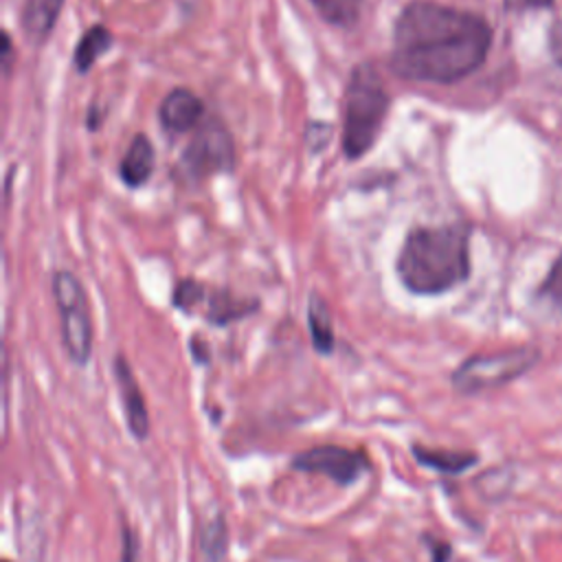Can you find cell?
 Instances as JSON below:
<instances>
[{
    "label": "cell",
    "mask_w": 562,
    "mask_h": 562,
    "mask_svg": "<svg viewBox=\"0 0 562 562\" xmlns=\"http://www.w3.org/2000/svg\"><path fill=\"white\" fill-rule=\"evenodd\" d=\"M395 274L417 296H437L470 277V226L465 222L413 226L397 250Z\"/></svg>",
    "instance_id": "7a4b0ae2"
},
{
    "label": "cell",
    "mask_w": 562,
    "mask_h": 562,
    "mask_svg": "<svg viewBox=\"0 0 562 562\" xmlns=\"http://www.w3.org/2000/svg\"><path fill=\"white\" fill-rule=\"evenodd\" d=\"M318 18L338 29H353L362 15L364 0H310Z\"/></svg>",
    "instance_id": "e0dca14e"
},
{
    "label": "cell",
    "mask_w": 562,
    "mask_h": 562,
    "mask_svg": "<svg viewBox=\"0 0 562 562\" xmlns=\"http://www.w3.org/2000/svg\"><path fill=\"white\" fill-rule=\"evenodd\" d=\"M105 121V108H101L97 101H92L86 108V130L88 132H97Z\"/></svg>",
    "instance_id": "603a6c76"
},
{
    "label": "cell",
    "mask_w": 562,
    "mask_h": 562,
    "mask_svg": "<svg viewBox=\"0 0 562 562\" xmlns=\"http://www.w3.org/2000/svg\"><path fill=\"white\" fill-rule=\"evenodd\" d=\"M2 55H0V64H2V75L9 77L11 75V66H13V44H11V35L9 31H2Z\"/></svg>",
    "instance_id": "cb8c5ba5"
},
{
    "label": "cell",
    "mask_w": 562,
    "mask_h": 562,
    "mask_svg": "<svg viewBox=\"0 0 562 562\" xmlns=\"http://www.w3.org/2000/svg\"><path fill=\"white\" fill-rule=\"evenodd\" d=\"M50 292L59 314L64 351L72 364L86 367L92 358L94 342L90 301L86 288L75 272L59 268L50 274Z\"/></svg>",
    "instance_id": "277c9868"
},
{
    "label": "cell",
    "mask_w": 562,
    "mask_h": 562,
    "mask_svg": "<svg viewBox=\"0 0 562 562\" xmlns=\"http://www.w3.org/2000/svg\"><path fill=\"white\" fill-rule=\"evenodd\" d=\"M540 358V351L531 345L512 347L492 353H474L465 358L450 375L452 389L463 395L483 393L505 386L525 375Z\"/></svg>",
    "instance_id": "5b68a950"
},
{
    "label": "cell",
    "mask_w": 562,
    "mask_h": 562,
    "mask_svg": "<svg viewBox=\"0 0 562 562\" xmlns=\"http://www.w3.org/2000/svg\"><path fill=\"white\" fill-rule=\"evenodd\" d=\"M391 110V94L380 68L362 59L347 77L342 94V134L340 145L347 160H360L378 143Z\"/></svg>",
    "instance_id": "3957f363"
},
{
    "label": "cell",
    "mask_w": 562,
    "mask_h": 562,
    "mask_svg": "<svg viewBox=\"0 0 562 562\" xmlns=\"http://www.w3.org/2000/svg\"><path fill=\"white\" fill-rule=\"evenodd\" d=\"M538 294L542 299H547L551 305L562 310V255L553 261V266H551L547 279L542 281Z\"/></svg>",
    "instance_id": "d6986e66"
},
{
    "label": "cell",
    "mask_w": 562,
    "mask_h": 562,
    "mask_svg": "<svg viewBox=\"0 0 562 562\" xmlns=\"http://www.w3.org/2000/svg\"><path fill=\"white\" fill-rule=\"evenodd\" d=\"M112 369H114V380H116V389H119L121 404H123L125 426L136 441H145L149 435V411H147L140 384H138L127 358L121 351L114 356Z\"/></svg>",
    "instance_id": "ba28073f"
},
{
    "label": "cell",
    "mask_w": 562,
    "mask_h": 562,
    "mask_svg": "<svg viewBox=\"0 0 562 562\" xmlns=\"http://www.w3.org/2000/svg\"><path fill=\"white\" fill-rule=\"evenodd\" d=\"M424 542L428 544V551H430V560H432V562H450V558H452V547H450V542L439 540V538H432V536H428V533H424Z\"/></svg>",
    "instance_id": "44dd1931"
},
{
    "label": "cell",
    "mask_w": 562,
    "mask_h": 562,
    "mask_svg": "<svg viewBox=\"0 0 562 562\" xmlns=\"http://www.w3.org/2000/svg\"><path fill=\"white\" fill-rule=\"evenodd\" d=\"M156 167L154 143L145 132H136L119 162V178L130 189H140L147 184Z\"/></svg>",
    "instance_id": "8fae6325"
},
{
    "label": "cell",
    "mask_w": 562,
    "mask_h": 562,
    "mask_svg": "<svg viewBox=\"0 0 562 562\" xmlns=\"http://www.w3.org/2000/svg\"><path fill=\"white\" fill-rule=\"evenodd\" d=\"M4 562H11V560H4Z\"/></svg>",
    "instance_id": "4316f807"
},
{
    "label": "cell",
    "mask_w": 562,
    "mask_h": 562,
    "mask_svg": "<svg viewBox=\"0 0 562 562\" xmlns=\"http://www.w3.org/2000/svg\"><path fill=\"white\" fill-rule=\"evenodd\" d=\"M66 0H24L20 26L31 46H44L50 37Z\"/></svg>",
    "instance_id": "7c38bea8"
},
{
    "label": "cell",
    "mask_w": 562,
    "mask_h": 562,
    "mask_svg": "<svg viewBox=\"0 0 562 562\" xmlns=\"http://www.w3.org/2000/svg\"><path fill=\"white\" fill-rule=\"evenodd\" d=\"M411 450L419 465H424L432 472H439V474H450V476L470 470L479 461L476 452H465V450L428 448V446H419V443H415Z\"/></svg>",
    "instance_id": "9a60e30c"
},
{
    "label": "cell",
    "mask_w": 562,
    "mask_h": 562,
    "mask_svg": "<svg viewBox=\"0 0 562 562\" xmlns=\"http://www.w3.org/2000/svg\"><path fill=\"white\" fill-rule=\"evenodd\" d=\"M206 116L204 101L184 86L169 90L158 105V123L167 134H187Z\"/></svg>",
    "instance_id": "9c48e42d"
},
{
    "label": "cell",
    "mask_w": 562,
    "mask_h": 562,
    "mask_svg": "<svg viewBox=\"0 0 562 562\" xmlns=\"http://www.w3.org/2000/svg\"><path fill=\"white\" fill-rule=\"evenodd\" d=\"M119 533H121V558H119V562H138L140 560V547H138L136 531L125 520H121Z\"/></svg>",
    "instance_id": "ffe728a7"
},
{
    "label": "cell",
    "mask_w": 562,
    "mask_h": 562,
    "mask_svg": "<svg viewBox=\"0 0 562 562\" xmlns=\"http://www.w3.org/2000/svg\"><path fill=\"white\" fill-rule=\"evenodd\" d=\"M189 349H191V356H193V360H195L198 364H206V362H209L211 353H209V345L204 342L202 336H193L191 342H189Z\"/></svg>",
    "instance_id": "484cf974"
},
{
    "label": "cell",
    "mask_w": 562,
    "mask_h": 562,
    "mask_svg": "<svg viewBox=\"0 0 562 562\" xmlns=\"http://www.w3.org/2000/svg\"><path fill=\"white\" fill-rule=\"evenodd\" d=\"M202 305V316L206 323L213 327H226L259 312L261 303L257 296H237L231 288H209Z\"/></svg>",
    "instance_id": "30bf717a"
},
{
    "label": "cell",
    "mask_w": 562,
    "mask_h": 562,
    "mask_svg": "<svg viewBox=\"0 0 562 562\" xmlns=\"http://www.w3.org/2000/svg\"><path fill=\"white\" fill-rule=\"evenodd\" d=\"M235 140L222 116L209 114L193 130L191 140L178 158V173L189 182H202L235 169Z\"/></svg>",
    "instance_id": "8992f818"
},
{
    "label": "cell",
    "mask_w": 562,
    "mask_h": 562,
    "mask_svg": "<svg viewBox=\"0 0 562 562\" xmlns=\"http://www.w3.org/2000/svg\"><path fill=\"white\" fill-rule=\"evenodd\" d=\"M307 331L316 353L321 356L334 353V347H336L334 318L327 301L318 292H310L307 296Z\"/></svg>",
    "instance_id": "4fadbf2b"
},
{
    "label": "cell",
    "mask_w": 562,
    "mask_h": 562,
    "mask_svg": "<svg viewBox=\"0 0 562 562\" xmlns=\"http://www.w3.org/2000/svg\"><path fill=\"white\" fill-rule=\"evenodd\" d=\"M490 22L439 0H408L393 20L389 68L417 83L450 86L483 66L492 46Z\"/></svg>",
    "instance_id": "6da1fadb"
},
{
    "label": "cell",
    "mask_w": 562,
    "mask_h": 562,
    "mask_svg": "<svg viewBox=\"0 0 562 562\" xmlns=\"http://www.w3.org/2000/svg\"><path fill=\"white\" fill-rule=\"evenodd\" d=\"M507 11H527V9H544L551 7L553 0H503Z\"/></svg>",
    "instance_id": "d4e9b609"
},
{
    "label": "cell",
    "mask_w": 562,
    "mask_h": 562,
    "mask_svg": "<svg viewBox=\"0 0 562 562\" xmlns=\"http://www.w3.org/2000/svg\"><path fill=\"white\" fill-rule=\"evenodd\" d=\"M290 465L294 470L307 472V474H321L329 481H334L336 485H353L358 483L367 470H369V459L358 452L351 450L347 446H338V443H321V446H312L303 452H296L290 461Z\"/></svg>",
    "instance_id": "52a82bcc"
},
{
    "label": "cell",
    "mask_w": 562,
    "mask_h": 562,
    "mask_svg": "<svg viewBox=\"0 0 562 562\" xmlns=\"http://www.w3.org/2000/svg\"><path fill=\"white\" fill-rule=\"evenodd\" d=\"M228 544V529L224 516L215 512L204 522H200L195 531V549L202 562H222L226 555Z\"/></svg>",
    "instance_id": "2e32d148"
},
{
    "label": "cell",
    "mask_w": 562,
    "mask_h": 562,
    "mask_svg": "<svg viewBox=\"0 0 562 562\" xmlns=\"http://www.w3.org/2000/svg\"><path fill=\"white\" fill-rule=\"evenodd\" d=\"M112 44H114V35L105 24L97 22V24L88 26L81 33V37L77 40L75 50H72L75 72L77 75H88L92 70V66L97 64V59L112 48Z\"/></svg>",
    "instance_id": "5bb4252c"
},
{
    "label": "cell",
    "mask_w": 562,
    "mask_h": 562,
    "mask_svg": "<svg viewBox=\"0 0 562 562\" xmlns=\"http://www.w3.org/2000/svg\"><path fill=\"white\" fill-rule=\"evenodd\" d=\"M549 50L553 59L562 66V18L555 20L549 29Z\"/></svg>",
    "instance_id": "7402d4cb"
},
{
    "label": "cell",
    "mask_w": 562,
    "mask_h": 562,
    "mask_svg": "<svg viewBox=\"0 0 562 562\" xmlns=\"http://www.w3.org/2000/svg\"><path fill=\"white\" fill-rule=\"evenodd\" d=\"M206 290H209V285L202 283L200 279L182 277L176 281V285L171 290V305L184 314H191L193 310H198L204 303Z\"/></svg>",
    "instance_id": "ac0fdd59"
}]
</instances>
